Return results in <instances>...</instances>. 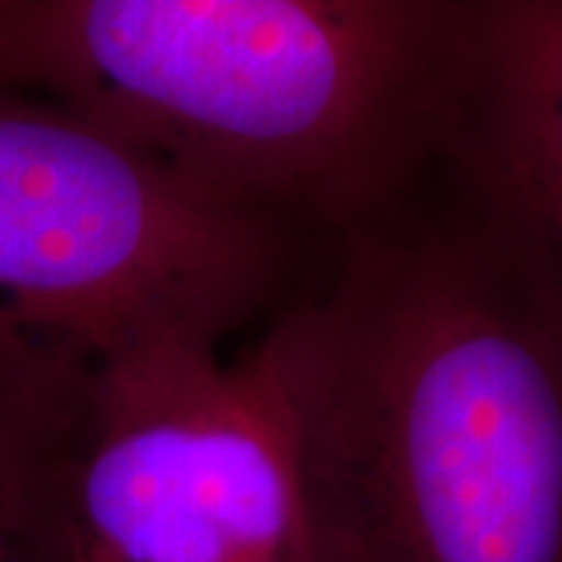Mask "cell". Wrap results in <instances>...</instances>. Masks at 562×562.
I'll list each match as a JSON object with an SVG mask.
<instances>
[{"label":"cell","instance_id":"4","mask_svg":"<svg viewBox=\"0 0 562 562\" xmlns=\"http://www.w3.org/2000/svg\"><path fill=\"white\" fill-rule=\"evenodd\" d=\"M54 441L66 562H325L247 347L140 350Z\"/></svg>","mask_w":562,"mask_h":562},{"label":"cell","instance_id":"2","mask_svg":"<svg viewBox=\"0 0 562 562\" xmlns=\"http://www.w3.org/2000/svg\"><path fill=\"white\" fill-rule=\"evenodd\" d=\"M469 0H0V91L328 241L441 150Z\"/></svg>","mask_w":562,"mask_h":562},{"label":"cell","instance_id":"6","mask_svg":"<svg viewBox=\"0 0 562 562\" xmlns=\"http://www.w3.org/2000/svg\"><path fill=\"white\" fill-rule=\"evenodd\" d=\"M0 562H66L57 441L7 401H0Z\"/></svg>","mask_w":562,"mask_h":562},{"label":"cell","instance_id":"5","mask_svg":"<svg viewBox=\"0 0 562 562\" xmlns=\"http://www.w3.org/2000/svg\"><path fill=\"white\" fill-rule=\"evenodd\" d=\"M441 150L562 297V0H469Z\"/></svg>","mask_w":562,"mask_h":562},{"label":"cell","instance_id":"3","mask_svg":"<svg viewBox=\"0 0 562 562\" xmlns=\"http://www.w3.org/2000/svg\"><path fill=\"white\" fill-rule=\"evenodd\" d=\"M319 244L66 106L0 91V401L57 438L116 362L266 325Z\"/></svg>","mask_w":562,"mask_h":562},{"label":"cell","instance_id":"1","mask_svg":"<svg viewBox=\"0 0 562 562\" xmlns=\"http://www.w3.org/2000/svg\"><path fill=\"white\" fill-rule=\"evenodd\" d=\"M325 562H562V297L438 150L247 344Z\"/></svg>","mask_w":562,"mask_h":562}]
</instances>
